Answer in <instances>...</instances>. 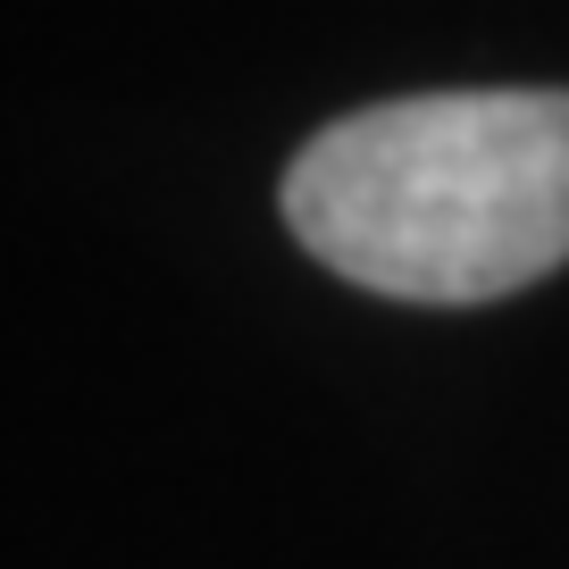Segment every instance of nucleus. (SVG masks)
I'll list each match as a JSON object with an SVG mask.
<instances>
[{
	"mask_svg": "<svg viewBox=\"0 0 569 569\" xmlns=\"http://www.w3.org/2000/svg\"><path fill=\"white\" fill-rule=\"evenodd\" d=\"M284 227L393 302H495L569 260V92H419L284 168Z\"/></svg>",
	"mask_w": 569,
	"mask_h": 569,
	"instance_id": "nucleus-1",
	"label": "nucleus"
}]
</instances>
